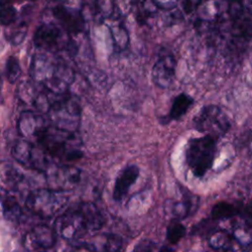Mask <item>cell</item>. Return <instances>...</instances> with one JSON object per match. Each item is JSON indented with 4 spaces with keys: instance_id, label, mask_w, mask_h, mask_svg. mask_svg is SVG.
<instances>
[{
    "instance_id": "cell-1",
    "label": "cell",
    "mask_w": 252,
    "mask_h": 252,
    "mask_svg": "<svg viewBox=\"0 0 252 252\" xmlns=\"http://www.w3.org/2000/svg\"><path fill=\"white\" fill-rule=\"evenodd\" d=\"M103 223V216L97 207L90 202H82L56 219L54 231L62 238L72 241L99 230Z\"/></svg>"
},
{
    "instance_id": "cell-2",
    "label": "cell",
    "mask_w": 252,
    "mask_h": 252,
    "mask_svg": "<svg viewBox=\"0 0 252 252\" xmlns=\"http://www.w3.org/2000/svg\"><path fill=\"white\" fill-rule=\"evenodd\" d=\"M217 153V138L204 135L191 138L185 150V161L196 177H203L212 167Z\"/></svg>"
},
{
    "instance_id": "cell-3",
    "label": "cell",
    "mask_w": 252,
    "mask_h": 252,
    "mask_svg": "<svg viewBox=\"0 0 252 252\" xmlns=\"http://www.w3.org/2000/svg\"><path fill=\"white\" fill-rule=\"evenodd\" d=\"M68 197L64 191L54 189H35L26 199V208L41 217L51 218L60 212L67 204Z\"/></svg>"
},
{
    "instance_id": "cell-4",
    "label": "cell",
    "mask_w": 252,
    "mask_h": 252,
    "mask_svg": "<svg viewBox=\"0 0 252 252\" xmlns=\"http://www.w3.org/2000/svg\"><path fill=\"white\" fill-rule=\"evenodd\" d=\"M193 127L205 135L220 138L231 127V120L221 107L216 104L203 106L192 120Z\"/></svg>"
},
{
    "instance_id": "cell-5",
    "label": "cell",
    "mask_w": 252,
    "mask_h": 252,
    "mask_svg": "<svg viewBox=\"0 0 252 252\" xmlns=\"http://www.w3.org/2000/svg\"><path fill=\"white\" fill-rule=\"evenodd\" d=\"M176 59L169 51H161L153 66L152 79L154 84L160 89L170 87L175 79Z\"/></svg>"
},
{
    "instance_id": "cell-6",
    "label": "cell",
    "mask_w": 252,
    "mask_h": 252,
    "mask_svg": "<svg viewBox=\"0 0 252 252\" xmlns=\"http://www.w3.org/2000/svg\"><path fill=\"white\" fill-rule=\"evenodd\" d=\"M55 234L54 229L47 225H36L26 233L24 246L32 252H42L55 244Z\"/></svg>"
},
{
    "instance_id": "cell-7",
    "label": "cell",
    "mask_w": 252,
    "mask_h": 252,
    "mask_svg": "<svg viewBox=\"0 0 252 252\" xmlns=\"http://www.w3.org/2000/svg\"><path fill=\"white\" fill-rule=\"evenodd\" d=\"M81 170L73 166H61L51 172L48 183L51 189L65 191L75 188L81 181Z\"/></svg>"
},
{
    "instance_id": "cell-8",
    "label": "cell",
    "mask_w": 252,
    "mask_h": 252,
    "mask_svg": "<svg viewBox=\"0 0 252 252\" xmlns=\"http://www.w3.org/2000/svg\"><path fill=\"white\" fill-rule=\"evenodd\" d=\"M53 15L63 29L70 33H78L84 30V19L78 10L59 5L53 9Z\"/></svg>"
},
{
    "instance_id": "cell-9",
    "label": "cell",
    "mask_w": 252,
    "mask_h": 252,
    "mask_svg": "<svg viewBox=\"0 0 252 252\" xmlns=\"http://www.w3.org/2000/svg\"><path fill=\"white\" fill-rule=\"evenodd\" d=\"M140 174V169L135 164H129L124 167L115 179L112 197L115 201H121L128 193L129 189L135 184Z\"/></svg>"
},
{
    "instance_id": "cell-10",
    "label": "cell",
    "mask_w": 252,
    "mask_h": 252,
    "mask_svg": "<svg viewBox=\"0 0 252 252\" xmlns=\"http://www.w3.org/2000/svg\"><path fill=\"white\" fill-rule=\"evenodd\" d=\"M61 38V32L53 25L39 26L33 34V43L36 47L42 49H54L57 47Z\"/></svg>"
},
{
    "instance_id": "cell-11",
    "label": "cell",
    "mask_w": 252,
    "mask_h": 252,
    "mask_svg": "<svg viewBox=\"0 0 252 252\" xmlns=\"http://www.w3.org/2000/svg\"><path fill=\"white\" fill-rule=\"evenodd\" d=\"M18 128L23 136H38L45 129L42 118L32 112H24L21 115Z\"/></svg>"
},
{
    "instance_id": "cell-12",
    "label": "cell",
    "mask_w": 252,
    "mask_h": 252,
    "mask_svg": "<svg viewBox=\"0 0 252 252\" xmlns=\"http://www.w3.org/2000/svg\"><path fill=\"white\" fill-rule=\"evenodd\" d=\"M230 234L239 245L249 246L252 244V222L247 220H236L231 223Z\"/></svg>"
},
{
    "instance_id": "cell-13",
    "label": "cell",
    "mask_w": 252,
    "mask_h": 252,
    "mask_svg": "<svg viewBox=\"0 0 252 252\" xmlns=\"http://www.w3.org/2000/svg\"><path fill=\"white\" fill-rule=\"evenodd\" d=\"M194 103V98L185 93L177 94L170 106L168 112V120H178L187 113L191 105Z\"/></svg>"
},
{
    "instance_id": "cell-14",
    "label": "cell",
    "mask_w": 252,
    "mask_h": 252,
    "mask_svg": "<svg viewBox=\"0 0 252 252\" xmlns=\"http://www.w3.org/2000/svg\"><path fill=\"white\" fill-rule=\"evenodd\" d=\"M3 216L7 220L17 221L22 216V208L15 195L4 193L1 195Z\"/></svg>"
},
{
    "instance_id": "cell-15",
    "label": "cell",
    "mask_w": 252,
    "mask_h": 252,
    "mask_svg": "<svg viewBox=\"0 0 252 252\" xmlns=\"http://www.w3.org/2000/svg\"><path fill=\"white\" fill-rule=\"evenodd\" d=\"M208 242L213 249L227 252L232 249L234 240L230 232L223 229H216L210 233Z\"/></svg>"
},
{
    "instance_id": "cell-16",
    "label": "cell",
    "mask_w": 252,
    "mask_h": 252,
    "mask_svg": "<svg viewBox=\"0 0 252 252\" xmlns=\"http://www.w3.org/2000/svg\"><path fill=\"white\" fill-rule=\"evenodd\" d=\"M197 200L193 195H185L181 201L174 202L170 208L171 215L176 220L187 218L194 211V207H197Z\"/></svg>"
},
{
    "instance_id": "cell-17",
    "label": "cell",
    "mask_w": 252,
    "mask_h": 252,
    "mask_svg": "<svg viewBox=\"0 0 252 252\" xmlns=\"http://www.w3.org/2000/svg\"><path fill=\"white\" fill-rule=\"evenodd\" d=\"M14 158L22 164L32 165V145L27 141H19L12 150Z\"/></svg>"
},
{
    "instance_id": "cell-18",
    "label": "cell",
    "mask_w": 252,
    "mask_h": 252,
    "mask_svg": "<svg viewBox=\"0 0 252 252\" xmlns=\"http://www.w3.org/2000/svg\"><path fill=\"white\" fill-rule=\"evenodd\" d=\"M239 214L238 209L227 202H220L217 203L212 211H211V217L213 220H221L226 219H231Z\"/></svg>"
},
{
    "instance_id": "cell-19",
    "label": "cell",
    "mask_w": 252,
    "mask_h": 252,
    "mask_svg": "<svg viewBox=\"0 0 252 252\" xmlns=\"http://www.w3.org/2000/svg\"><path fill=\"white\" fill-rule=\"evenodd\" d=\"M17 10L9 0H0V24L9 26L15 22Z\"/></svg>"
},
{
    "instance_id": "cell-20",
    "label": "cell",
    "mask_w": 252,
    "mask_h": 252,
    "mask_svg": "<svg viewBox=\"0 0 252 252\" xmlns=\"http://www.w3.org/2000/svg\"><path fill=\"white\" fill-rule=\"evenodd\" d=\"M185 226L178 220L172 221L166 230V239L171 244L178 243L185 235Z\"/></svg>"
},
{
    "instance_id": "cell-21",
    "label": "cell",
    "mask_w": 252,
    "mask_h": 252,
    "mask_svg": "<svg viewBox=\"0 0 252 252\" xmlns=\"http://www.w3.org/2000/svg\"><path fill=\"white\" fill-rule=\"evenodd\" d=\"M123 245L122 238L116 234H107L104 236L102 245L100 246L101 252H121Z\"/></svg>"
},
{
    "instance_id": "cell-22",
    "label": "cell",
    "mask_w": 252,
    "mask_h": 252,
    "mask_svg": "<svg viewBox=\"0 0 252 252\" xmlns=\"http://www.w3.org/2000/svg\"><path fill=\"white\" fill-rule=\"evenodd\" d=\"M21 75V67L16 57L10 56L6 61V77L10 84H15Z\"/></svg>"
},
{
    "instance_id": "cell-23",
    "label": "cell",
    "mask_w": 252,
    "mask_h": 252,
    "mask_svg": "<svg viewBox=\"0 0 252 252\" xmlns=\"http://www.w3.org/2000/svg\"><path fill=\"white\" fill-rule=\"evenodd\" d=\"M155 243L149 239H143L136 244L132 252H153L155 249Z\"/></svg>"
},
{
    "instance_id": "cell-24",
    "label": "cell",
    "mask_w": 252,
    "mask_h": 252,
    "mask_svg": "<svg viewBox=\"0 0 252 252\" xmlns=\"http://www.w3.org/2000/svg\"><path fill=\"white\" fill-rule=\"evenodd\" d=\"M26 36V28H21L15 32H13L10 35H7V39H9L12 44H19L23 41Z\"/></svg>"
},
{
    "instance_id": "cell-25",
    "label": "cell",
    "mask_w": 252,
    "mask_h": 252,
    "mask_svg": "<svg viewBox=\"0 0 252 252\" xmlns=\"http://www.w3.org/2000/svg\"><path fill=\"white\" fill-rule=\"evenodd\" d=\"M64 252H95V250L92 244H82L79 246L71 247Z\"/></svg>"
},
{
    "instance_id": "cell-26",
    "label": "cell",
    "mask_w": 252,
    "mask_h": 252,
    "mask_svg": "<svg viewBox=\"0 0 252 252\" xmlns=\"http://www.w3.org/2000/svg\"><path fill=\"white\" fill-rule=\"evenodd\" d=\"M159 252H172V250L168 249L167 247H162V249Z\"/></svg>"
},
{
    "instance_id": "cell-27",
    "label": "cell",
    "mask_w": 252,
    "mask_h": 252,
    "mask_svg": "<svg viewBox=\"0 0 252 252\" xmlns=\"http://www.w3.org/2000/svg\"><path fill=\"white\" fill-rule=\"evenodd\" d=\"M56 1H59V2H65L66 0H56Z\"/></svg>"
},
{
    "instance_id": "cell-28",
    "label": "cell",
    "mask_w": 252,
    "mask_h": 252,
    "mask_svg": "<svg viewBox=\"0 0 252 252\" xmlns=\"http://www.w3.org/2000/svg\"><path fill=\"white\" fill-rule=\"evenodd\" d=\"M29 1H35V0H29Z\"/></svg>"
},
{
    "instance_id": "cell-29",
    "label": "cell",
    "mask_w": 252,
    "mask_h": 252,
    "mask_svg": "<svg viewBox=\"0 0 252 252\" xmlns=\"http://www.w3.org/2000/svg\"><path fill=\"white\" fill-rule=\"evenodd\" d=\"M249 252H252V251H249Z\"/></svg>"
},
{
    "instance_id": "cell-30",
    "label": "cell",
    "mask_w": 252,
    "mask_h": 252,
    "mask_svg": "<svg viewBox=\"0 0 252 252\" xmlns=\"http://www.w3.org/2000/svg\"><path fill=\"white\" fill-rule=\"evenodd\" d=\"M42 252H43V251H42Z\"/></svg>"
}]
</instances>
